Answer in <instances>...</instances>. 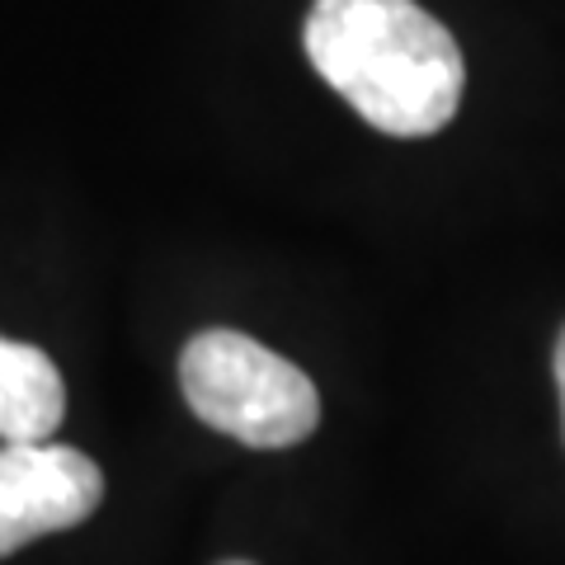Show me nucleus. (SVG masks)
I'll use <instances>...</instances> for the list:
<instances>
[{
    "label": "nucleus",
    "mask_w": 565,
    "mask_h": 565,
    "mask_svg": "<svg viewBox=\"0 0 565 565\" xmlns=\"http://www.w3.org/2000/svg\"><path fill=\"white\" fill-rule=\"evenodd\" d=\"M307 57L386 137H429L462 104V47L415 0H316Z\"/></svg>",
    "instance_id": "nucleus-1"
},
{
    "label": "nucleus",
    "mask_w": 565,
    "mask_h": 565,
    "mask_svg": "<svg viewBox=\"0 0 565 565\" xmlns=\"http://www.w3.org/2000/svg\"><path fill=\"white\" fill-rule=\"evenodd\" d=\"M180 392L207 429L245 448H292L321 424L316 382L241 330H199L180 353Z\"/></svg>",
    "instance_id": "nucleus-2"
},
{
    "label": "nucleus",
    "mask_w": 565,
    "mask_h": 565,
    "mask_svg": "<svg viewBox=\"0 0 565 565\" xmlns=\"http://www.w3.org/2000/svg\"><path fill=\"white\" fill-rule=\"evenodd\" d=\"M104 504V471L81 448L6 444L0 448V556L47 533H66Z\"/></svg>",
    "instance_id": "nucleus-3"
},
{
    "label": "nucleus",
    "mask_w": 565,
    "mask_h": 565,
    "mask_svg": "<svg viewBox=\"0 0 565 565\" xmlns=\"http://www.w3.org/2000/svg\"><path fill=\"white\" fill-rule=\"evenodd\" d=\"M66 415V386L43 349L0 334V438L43 444Z\"/></svg>",
    "instance_id": "nucleus-4"
},
{
    "label": "nucleus",
    "mask_w": 565,
    "mask_h": 565,
    "mask_svg": "<svg viewBox=\"0 0 565 565\" xmlns=\"http://www.w3.org/2000/svg\"><path fill=\"white\" fill-rule=\"evenodd\" d=\"M556 392H561V429H565V330L556 340Z\"/></svg>",
    "instance_id": "nucleus-5"
},
{
    "label": "nucleus",
    "mask_w": 565,
    "mask_h": 565,
    "mask_svg": "<svg viewBox=\"0 0 565 565\" xmlns=\"http://www.w3.org/2000/svg\"><path fill=\"white\" fill-rule=\"evenodd\" d=\"M222 565H250V561H222Z\"/></svg>",
    "instance_id": "nucleus-6"
}]
</instances>
